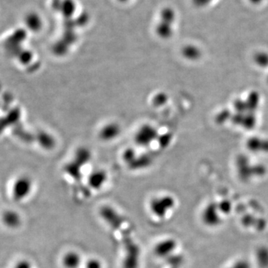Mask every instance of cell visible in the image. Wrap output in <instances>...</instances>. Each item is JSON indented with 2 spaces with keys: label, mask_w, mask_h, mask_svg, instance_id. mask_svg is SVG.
<instances>
[{
  "label": "cell",
  "mask_w": 268,
  "mask_h": 268,
  "mask_svg": "<svg viewBox=\"0 0 268 268\" xmlns=\"http://www.w3.org/2000/svg\"><path fill=\"white\" fill-rule=\"evenodd\" d=\"M100 215L114 230L118 232L121 238L125 257L123 261V268H138L140 265V249L133 241L131 229L123 217L109 206H105L100 210Z\"/></svg>",
  "instance_id": "obj_1"
},
{
  "label": "cell",
  "mask_w": 268,
  "mask_h": 268,
  "mask_svg": "<svg viewBox=\"0 0 268 268\" xmlns=\"http://www.w3.org/2000/svg\"><path fill=\"white\" fill-rule=\"evenodd\" d=\"M174 198L171 196H162L154 198L150 204V210L152 214L160 218H163L168 212L174 207Z\"/></svg>",
  "instance_id": "obj_2"
},
{
  "label": "cell",
  "mask_w": 268,
  "mask_h": 268,
  "mask_svg": "<svg viewBox=\"0 0 268 268\" xmlns=\"http://www.w3.org/2000/svg\"><path fill=\"white\" fill-rule=\"evenodd\" d=\"M32 189V180L26 177H20L13 186V198L15 201H21L29 196Z\"/></svg>",
  "instance_id": "obj_3"
},
{
  "label": "cell",
  "mask_w": 268,
  "mask_h": 268,
  "mask_svg": "<svg viewBox=\"0 0 268 268\" xmlns=\"http://www.w3.org/2000/svg\"><path fill=\"white\" fill-rule=\"evenodd\" d=\"M176 247L177 243L174 240L171 238L163 240L155 246V254L159 257H167L174 251Z\"/></svg>",
  "instance_id": "obj_4"
},
{
  "label": "cell",
  "mask_w": 268,
  "mask_h": 268,
  "mask_svg": "<svg viewBox=\"0 0 268 268\" xmlns=\"http://www.w3.org/2000/svg\"><path fill=\"white\" fill-rule=\"evenodd\" d=\"M81 262V256L75 251L68 252L62 259V264L64 268H79Z\"/></svg>",
  "instance_id": "obj_5"
},
{
  "label": "cell",
  "mask_w": 268,
  "mask_h": 268,
  "mask_svg": "<svg viewBox=\"0 0 268 268\" xmlns=\"http://www.w3.org/2000/svg\"><path fill=\"white\" fill-rule=\"evenodd\" d=\"M2 220L5 226L10 228H17L21 223V217L14 210H8L2 215Z\"/></svg>",
  "instance_id": "obj_6"
},
{
  "label": "cell",
  "mask_w": 268,
  "mask_h": 268,
  "mask_svg": "<svg viewBox=\"0 0 268 268\" xmlns=\"http://www.w3.org/2000/svg\"><path fill=\"white\" fill-rule=\"evenodd\" d=\"M203 217H204V222L207 224L210 225V226L217 225L220 222V218H219L217 213V209H216L215 206L213 205V204H211V205L207 207L205 211H204Z\"/></svg>",
  "instance_id": "obj_7"
},
{
  "label": "cell",
  "mask_w": 268,
  "mask_h": 268,
  "mask_svg": "<svg viewBox=\"0 0 268 268\" xmlns=\"http://www.w3.org/2000/svg\"><path fill=\"white\" fill-rule=\"evenodd\" d=\"M25 23L26 26L33 32L40 30L42 26V20L37 13L32 12L28 14L25 18Z\"/></svg>",
  "instance_id": "obj_8"
},
{
  "label": "cell",
  "mask_w": 268,
  "mask_h": 268,
  "mask_svg": "<svg viewBox=\"0 0 268 268\" xmlns=\"http://www.w3.org/2000/svg\"><path fill=\"white\" fill-rule=\"evenodd\" d=\"M105 181H106V175L105 173L99 171V172H95L90 176L89 183L93 189H99L103 186Z\"/></svg>",
  "instance_id": "obj_9"
},
{
  "label": "cell",
  "mask_w": 268,
  "mask_h": 268,
  "mask_svg": "<svg viewBox=\"0 0 268 268\" xmlns=\"http://www.w3.org/2000/svg\"><path fill=\"white\" fill-rule=\"evenodd\" d=\"M258 259H259V263H260L262 266H268V252L267 251V250L262 249V250H259Z\"/></svg>",
  "instance_id": "obj_10"
},
{
  "label": "cell",
  "mask_w": 268,
  "mask_h": 268,
  "mask_svg": "<svg viewBox=\"0 0 268 268\" xmlns=\"http://www.w3.org/2000/svg\"><path fill=\"white\" fill-rule=\"evenodd\" d=\"M85 268H103V267L102 262L99 259L92 258L86 262Z\"/></svg>",
  "instance_id": "obj_11"
},
{
  "label": "cell",
  "mask_w": 268,
  "mask_h": 268,
  "mask_svg": "<svg viewBox=\"0 0 268 268\" xmlns=\"http://www.w3.org/2000/svg\"><path fill=\"white\" fill-rule=\"evenodd\" d=\"M256 63L261 66H265L268 64V54L266 53H259L255 57Z\"/></svg>",
  "instance_id": "obj_12"
},
{
  "label": "cell",
  "mask_w": 268,
  "mask_h": 268,
  "mask_svg": "<svg viewBox=\"0 0 268 268\" xmlns=\"http://www.w3.org/2000/svg\"><path fill=\"white\" fill-rule=\"evenodd\" d=\"M14 268H32V265L29 261L20 260L16 264Z\"/></svg>",
  "instance_id": "obj_13"
},
{
  "label": "cell",
  "mask_w": 268,
  "mask_h": 268,
  "mask_svg": "<svg viewBox=\"0 0 268 268\" xmlns=\"http://www.w3.org/2000/svg\"><path fill=\"white\" fill-rule=\"evenodd\" d=\"M220 208L221 209L222 211L224 213H229L230 211L231 206L228 201H224L222 202L220 205Z\"/></svg>",
  "instance_id": "obj_14"
},
{
  "label": "cell",
  "mask_w": 268,
  "mask_h": 268,
  "mask_svg": "<svg viewBox=\"0 0 268 268\" xmlns=\"http://www.w3.org/2000/svg\"><path fill=\"white\" fill-rule=\"evenodd\" d=\"M213 0H193V2H195V5L197 6H205V5H208Z\"/></svg>",
  "instance_id": "obj_15"
},
{
  "label": "cell",
  "mask_w": 268,
  "mask_h": 268,
  "mask_svg": "<svg viewBox=\"0 0 268 268\" xmlns=\"http://www.w3.org/2000/svg\"><path fill=\"white\" fill-rule=\"evenodd\" d=\"M120 1H122V2H125V1H127V0H120Z\"/></svg>",
  "instance_id": "obj_16"
}]
</instances>
